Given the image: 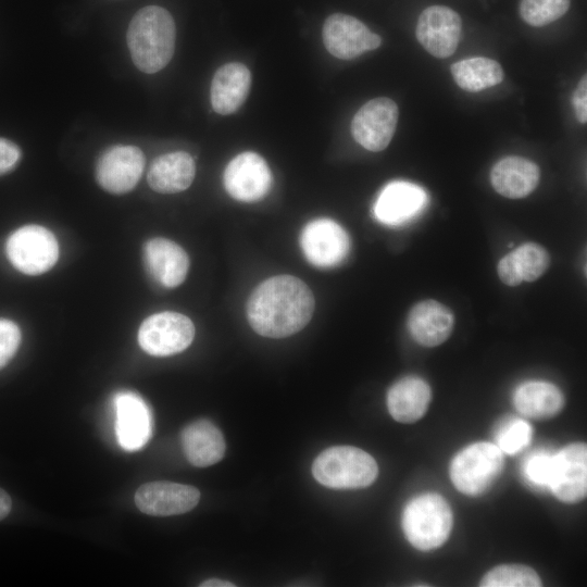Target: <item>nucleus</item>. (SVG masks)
I'll return each instance as SVG.
<instances>
[{"mask_svg":"<svg viewBox=\"0 0 587 587\" xmlns=\"http://www.w3.org/2000/svg\"><path fill=\"white\" fill-rule=\"evenodd\" d=\"M315 307L308 285L292 275L265 279L251 292L247 317L252 329L264 337L283 338L300 332Z\"/></svg>","mask_w":587,"mask_h":587,"instance_id":"obj_1","label":"nucleus"},{"mask_svg":"<svg viewBox=\"0 0 587 587\" xmlns=\"http://www.w3.org/2000/svg\"><path fill=\"white\" fill-rule=\"evenodd\" d=\"M176 28L167 10L147 5L132 18L127 29V46L135 66L147 74L167 65L175 49Z\"/></svg>","mask_w":587,"mask_h":587,"instance_id":"obj_2","label":"nucleus"},{"mask_svg":"<svg viewBox=\"0 0 587 587\" xmlns=\"http://www.w3.org/2000/svg\"><path fill=\"white\" fill-rule=\"evenodd\" d=\"M312 474L322 485L334 489L370 486L378 467L372 455L352 446H335L322 451L312 464Z\"/></svg>","mask_w":587,"mask_h":587,"instance_id":"obj_3","label":"nucleus"},{"mask_svg":"<svg viewBox=\"0 0 587 587\" xmlns=\"http://www.w3.org/2000/svg\"><path fill=\"white\" fill-rule=\"evenodd\" d=\"M452 512L448 502L437 494L413 498L402 515V528L409 542L419 550H432L448 539L452 528Z\"/></svg>","mask_w":587,"mask_h":587,"instance_id":"obj_4","label":"nucleus"},{"mask_svg":"<svg viewBox=\"0 0 587 587\" xmlns=\"http://www.w3.org/2000/svg\"><path fill=\"white\" fill-rule=\"evenodd\" d=\"M503 467V453L491 442H475L461 450L451 461L450 477L464 495L483 494Z\"/></svg>","mask_w":587,"mask_h":587,"instance_id":"obj_5","label":"nucleus"},{"mask_svg":"<svg viewBox=\"0 0 587 587\" xmlns=\"http://www.w3.org/2000/svg\"><path fill=\"white\" fill-rule=\"evenodd\" d=\"M11 264L26 275H39L51 270L59 258L54 235L40 225H25L14 230L5 243Z\"/></svg>","mask_w":587,"mask_h":587,"instance_id":"obj_6","label":"nucleus"},{"mask_svg":"<svg viewBox=\"0 0 587 587\" xmlns=\"http://www.w3.org/2000/svg\"><path fill=\"white\" fill-rule=\"evenodd\" d=\"M195 326L177 312H160L147 317L138 330V342L153 357H168L184 351L192 342Z\"/></svg>","mask_w":587,"mask_h":587,"instance_id":"obj_7","label":"nucleus"},{"mask_svg":"<svg viewBox=\"0 0 587 587\" xmlns=\"http://www.w3.org/2000/svg\"><path fill=\"white\" fill-rule=\"evenodd\" d=\"M398 117L399 110L394 100L386 97L372 99L354 114L352 137L369 151H382L394 137Z\"/></svg>","mask_w":587,"mask_h":587,"instance_id":"obj_8","label":"nucleus"},{"mask_svg":"<svg viewBox=\"0 0 587 587\" xmlns=\"http://www.w3.org/2000/svg\"><path fill=\"white\" fill-rule=\"evenodd\" d=\"M300 247L305 259L316 267H333L348 255L347 232L330 218L309 222L300 234Z\"/></svg>","mask_w":587,"mask_h":587,"instance_id":"obj_9","label":"nucleus"},{"mask_svg":"<svg viewBox=\"0 0 587 587\" xmlns=\"http://www.w3.org/2000/svg\"><path fill=\"white\" fill-rule=\"evenodd\" d=\"M223 184L232 198L254 202L270 191L272 173L260 154L246 151L229 161L223 174Z\"/></svg>","mask_w":587,"mask_h":587,"instance_id":"obj_10","label":"nucleus"},{"mask_svg":"<svg viewBox=\"0 0 587 587\" xmlns=\"http://www.w3.org/2000/svg\"><path fill=\"white\" fill-rule=\"evenodd\" d=\"M322 36L327 51L341 60H352L382 43V38L360 20L342 13H334L325 20Z\"/></svg>","mask_w":587,"mask_h":587,"instance_id":"obj_11","label":"nucleus"},{"mask_svg":"<svg viewBox=\"0 0 587 587\" xmlns=\"http://www.w3.org/2000/svg\"><path fill=\"white\" fill-rule=\"evenodd\" d=\"M462 21L460 15L445 5H430L419 16L415 35L422 47L432 55L444 59L454 53L460 42Z\"/></svg>","mask_w":587,"mask_h":587,"instance_id":"obj_12","label":"nucleus"},{"mask_svg":"<svg viewBox=\"0 0 587 587\" xmlns=\"http://www.w3.org/2000/svg\"><path fill=\"white\" fill-rule=\"evenodd\" d=\"M145 167V155L135 146H114L98 160L96 178L108 192L123 195L139 182Z\"/></svg>","mask_w":587,"mask_h":587,"instance_id":"obj_13","label":"nucleus"},{"mask_svg":"<svg viewBox=\"0 0 587 587\" xmlns=\"http://www.w3.org/2000/svg\"><path fill=\"white\" fill-rule=\"evenodd\" d=\"M548 487L562 502L575 503L586 497L587 447L585 444H571L553 454Z\"/></svg>","mask_w":587,"mask_h":587,"instance_id":"obj_14","label":"nucleus"},{"mask_svg":"<svg viewBox=\"0 0 587 587\" xmlns=\"http://www.w3.org/2000/svg\"><path fill=\"white\" fill-rule=\"evenodd\" d=\"M200 491L190 485L157 480L141 485L135 504L145 514L170 516L186 513L199 502Z\"/></svg>","mask_w":587,"mask_h":587,"instance_id":"obj_15","label":"nucleus"},{"mask_svg":"<svg viewBox=\"0 0 587 587\" xmlns=\"http://www.w3.org/2000/svg\"><path fill=\"white\" fill-rule=\"evenodd\" d=\"M114 405L120 446L128 451L142 448L151 435V413L148 405L130 391L117 394Z\"/></svg>","mask_w":587,"mask_h":587,"instance_id":"obj_16","label":"nucleus"},{"mask_svg":"<svg viewBox=\"0 0 587 587\" xmlns=\"http://www.w3.org/2000/svg\"><path fill=\"white\" fill-rule=\"evenodd\" d=\"M143 260L149 274L166 288L179 286L189 270V258L176 242L157 237L143 247Z\"/></svg>","mask_w":587,"mask_h":587,"instance_id":"obj_17","label":"nucleus"},{"mask_svg":"<svg viewBox=\"0 0 587 587\" xmlns=\"http://www.w3.org/2000/svg\"><path fill=\"white\" fill-rule=\"evenodd\" d=\"M454 326V315L436 300H424L410 310L408 329L413 339L424 347H436L446 341Z\"/></svg>","mask_w":587,"mask_h":587,"instance_id":"obj_18","label":"nucleus"},{"mask_svg":"<svg viewBox=\"0 0 587 587\" xmlns=\"http://www.w3.org/2000/svg\"><path fill=\"white\" fill-rule=\"evenodd\" d=\"M426 203L425 191L408 182H392L374 204L375 217L387 225H399L415 216Z\"/></svg>","mask_w":587,"mask_h":587,"instance_id":"obj_19","label":"nucleus"},{"mask_svg":"<svg viewBox=\"0 0 587 587\" xmlns=\"http://www.w3.org/2000/svg\"><path fill=\"white\" fill-rule=\"evenodd\" d=\"M540 170L533 161L517 155L499 160L491 168L494 189L510 199L525 198L538 186Z\"/></svg>","mask_w":587,"mask_h":587,"instance_id":"obj_20","label":"nucleus"},{"mask_svg":"<svg viewBox=\"0 0 587 587\" xmlns=\"http://www.w3.org/2000/svg\"><path fill=\"white\" fill-rule=\"evenodd\" d=\"M251 87V74L246 65L232 62L222 65L211 83V104L222 115L236 112L245 102Z\"/></svg>","mask_w":587,"mask_h":587,"instance_id":"obj_21","label":"nucleus"},{"mask_svg":"<svg viewBox=\"0 0 587 587\" xmlns=\"http://www.w3.org/2000/svg\"><path fill=\"white\" fill-rule=\"evenodd\" d=\"M185 457L193 466L207 467L221 461L225 454L222 432L208 420L188 424L180 434Z\"/></svg>","mask_w":587,"mask_h":587,"instance_id":"obj_22","label":"nucleus"},{"mask_svg":"<svg viewBox=\"0 0 587 587\" xmlns=\"http://www.w3.org/2000/svg\"><path fill=\"white\" fill-rule=\"evenodd\" d=\"M432 398L428 384L417 376H407L388 390L387 407L390 415L400 423H414L427 411Z\"/></svg>","mask_w":587,"mask_h":587,"instance_id":"obj_23","label":"nucleus"},{"mask_svg":"<svg viewBox=\"0 0 587 587\" xmlns=\"http://www.w3.org/2000/svg\"><path fill=\"white\" fill-rule=\"evenodd\" d=\"M195 175L192 157L185 151H176L158 157L149 168L147 180L150 188L159 193H176L187 189Z\"/></svg>","mask_w":587,"mask_h":587,"instance_id":"obj_24","label":"nucleus"},{"mask_svg":"<svg viewBox=\"0 0 587 587\" xmlns=\"http://www.w3.org/2000/svg\"><path fill=\"white\" fill-rule=\"evenodd\" d=\"M515 409L524 416L549 419L564 407V396L553 384L527 382L517 387L513 396Z\"/></svg>","mask_w":587,"mask_h":587,"instance_id":"obj_25","label":"nucleus"},{"mask_svg":"<svg viewBox=\"0 0 587 587\" xmlns=\"http://www.w3.org/2000/svg\"><path fill=\"white\" fill-rule=\"evenodd\" d=\"M457 85L465 91L477 92L500 84L504 78L501 65L489 58L461 60L451 65Z\"/></svg>","mask_w":587,"mask_h":587,"instance_id":"obj_26","label":"nucleus"},{"mask_svg":"<svg viewBox=\"0 0 587 587\" xmlns=\"http://www.w3.org/2000/svg\"><path fill=\"white\" fill-rule=\"evenodd\" d=\"M482 587H538V574L526 565L508 564L490 570L480 580Z\"/></svg>","mask_w":587,"mask_h":587,"instance_id":"obj_27","label":"nucleus"},{"mask_svg":"<svg viewBox=\"0 0 587 587\" xmlns=\"http://www.w3.org/2000/svg\"><path fill=\"white\" fill-rule=\"evenodd\" d=\"M571 4V0H521L520 15L535 27L548 25L563 16Z\"/></svg>","mask_w":587,"mask_h":587,"instance_id":"obj_28","label":"nucleus"},{"mask_svg":"<svg viewBox=\"0 0 587 587\" xmlns=\"http://www.w3.org/2000/svg\"><path fill=\"white\" fill-rule=\"evenodd\" d=\"M523 282L538 279L549 267L548 251L536 242H525L512 251Z\"/></svg>","mask_w":587,"mask_h":587,"instance_id":"obj_29","label":"nucleus"},{"mask_svg":"<svg viewBox=\"0 0 587 587\" xmlns=\"http://www.w3.org/2000/svg\"><path fill=\"white\" fill-rule=\"evenodd\" d=\"M496 440L502 453L515 454L530 442L532 427L524 420H511L500 427Z\"/></svg>","mask_w":587,"mask_h":587,"instance_id":"obj_30","label":"nucleus"},{"mask_svg":"<svg viewBox=\"0 0 587 587\" xmlns=\"http://www.w3.org/2000/svg\"><path fill=\"white\" fill-rule=\"evenodd\" d=\"M552 454L547 452L534 453L524 464V474L530 483L537 486L548 487L552 471Z\"/></svg>","mask_w":587,"mask_h":587,"instance_id":"obj_31","label":"nucleus"},{"mask_svg":"<svg viewBox=\"0 0 587 587\" xmlns=\"http://www.w3.org/2000/svg\"><path fill=\"white\" fill-rule=\"evenodd\" d=\"M21 340L20 327L11 320L0 319V369L12 360Z\"/></svg>","mask_w":587,"mask_h":587,"instance_id":"obj_32","label":"nucleus"},{"mask_svg":"<svg viewBox=\"0 0 587 587\" xmlns=\"http://www.w3.org/2000/svg\"><path fill=\"white\" fill-rule=\"evenodd\" d=\"M21 157L22 151L15 142L0 138V176L13 171Z\"/></svg>","mask_w":587,"mask_h":587,"instance_id":"obj_33","label":"nucleus"},{"mask_svg":"<svg viewBox=\"0 0 587 587\" xmlns=\"http://www.w3.org/2000/svg\"><path fill=\"white\" fill-rule=\"evenodd\" d=\"M497 273L500 280L507 286L514 287L523 282L512 251L499 261Z\"/></svg>","mask_w":587,"mask_h":587,"instance_id":"obj_34","label":"nucleus"},{"mask_svg":"<svg viewBox=\"0 0 587 587\" xmlns=\"http://www.w3.org/2000/svg\"><path fill=\"white\" fill-rule=\"evenodd\" d=\"M572 104L576 118L579 123L586 124L587 122V76L584 75L572 98Z\"/></svg>","mask_w":587,"mask_h":587,"instance_id":"obj_35","label":"nucleus"},{"mask_svg":"<svg viewBox=\"0 0 587 587\" xmlns=\"http://www.w3.org/2000/svg\"><path fill=\"white\" fill-rule=\"evenodd\" d=\"M12 508V500L7 491L0 488V521L3 520L10 513Z\"/></svg>","mask_w":587,"mask_h":587,"instance_id":"obj_36","label":"nucleus"},{"mask_svg":"<svg viewBox=\"0 0 587 587\" xmlns=\"http://www.w3.org/2000/svg\"><path fill=\"white\" fill-rule=\"evenodd\" d=\"M199 586L200 587H235L236 585L228 580H224L220 578H210L202 582Z\"/></svg>","mask_w":587,"mask_h":587,"instance_id":"obj_37","label":"nucleus"}]
</instances>
